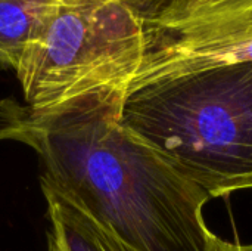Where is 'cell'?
Masks as SVG:
<instances>
[{"label":"cell","instance_id":"3957f363","mask_svg":"<svg viewBox=\"0 0 252 251\" xmlns=\"http://www.w3.org/2000/svg\"><path fill=\"white\" fill-rule=\"evenodd\" d=\"M148 49L145 19L126 0H58L15 71L37 117L124 95Z\"/></svg>","mask_w":252,"mask_h":251},{"label":"cell","instance_id":"ba28073f","mask_svg":"<svg viewBox=\"0 0 252 251\" xmlns=\"http://www.w3.org/2000/svg\"><path fill=\"white\" fill-rule=\"evenodd\" d=\"M211 251H239V243H227L214 235L211 243Z\"/></svg>","mask_w":252,"mask_h":251},{"label":"cell","instance_id":"8992f818","mask_svg":"<svg viewBox=\"0 0 252 251\" xmlns=\"http://www.w3.org/2000/svg\"><path fill=\"white\" fill-rule=\"evenodd\" d=\"M58 0H0V67L18 70L21 58Z\"/></svg>","mask_w":252,"mask_h":251},{"label":"cell","instance_id":"7a4b0ae2","mask_svg":"<svg viewBox=\"0 0 252 251\" xmlns=\"http://www.w3.org/2000/svg\"><path fill=\"white\" fill-rule=\"evenodd\" d=\"M120 121L211 198L252 189V62L128 86Z\"/></svg>","mask_w":252,"mask_h":251},{"label":"cell","instance_id":"9c48e42d","mask_svg":"<svg viewBox=\"0 0 252 251\" xmlns=\"http://www.w3.org/2000/svg\"><path fill=\"white\" fill-rule=\"evenodd\" d=\"M47 251H62L59 244H58V241L55 240V237L50 232L47 235Z\"/></svg>","mask_w":252,"mask_h":251},{"label":"cell","instance_id":"30bf717a","mask_svg":"<svg viewBox=\"0 0 252 251\" xmlns=\"http://www.w3.org/2000/svg\"><path fill=\"white\" fill-rule=\"evenodd\" d=\"M239 251H252V244H239Z\"/></svg>","mask_w":252,"mask_h":251},{"label":"cell","instance_id":"5b68a950","mask_svg":"<svg viewBox=\"0 0 252 251\" xmlns=\"http://www.w3.org/2000/svg\"><path fill=\"white\" fill-rule=\"evenodd\" d=\"M50 234L62 251H140L96 217L69 189L40 173Z\"/></svg>","mask_w":252,"mask_h":251},{"label":"cell","instance_id":"277c9868","mask_svg":"<svg viewBox=\"0 0 252 251\" xmlns=\"http://www.w3.org/2000/svg\"><path fill=\"white\" fill-rule=\"evenodd\" d=\"M143 19L148 49L128 86L252 62V0H168Z\"/></svg>","mask_w":252,"mask_h":251},{"label":"cell","instance_id":"6da1fadb","mask_svg":"<svg viewBox=\"0 0 252 251\" xmlns=\"http://www.w3.org/2000/svg\"><path fill=\"white\" fill-rule=\"evenodd\" d=\"M123 101L105 96L37 117L1 99L0 139L28 146L43 175L140 251H211L210 194L121 124Z\"/></svg>","mask_w":252,"mask_h":251},{"label":"cell","instance_id":"52a82bcc","mask_svg":"<svg viewBox=\"0 0 252 251\" xmlns=\"http://www.w3.org/2000/svg\"><path fill=\"white\" fill-rule=\"evenodd\" d=\"M126 1H128L133 7H136L142 13V16H146L168 0H126Z\"/></svg>","mask_w":252,"mask_h":251}]
</instances>
